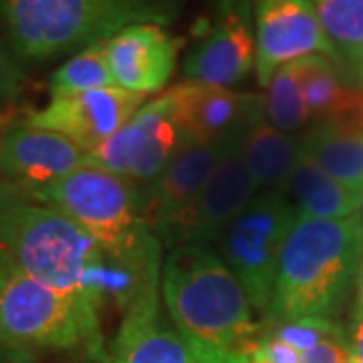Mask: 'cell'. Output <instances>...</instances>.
<instances>
[{"mask_svg":"<svg viewBox=\"0 0 363 363\" xmlns=\"http://www.w3.org/2000/svg\"><path fill=\"white\" fill-rule=\"evenodd\" d=\"M301 63V89L309 109L311 121H353L359 105L362 91L350 89L337 71V61L325 55H311L298 59Z\"/></svg>","mask_w":363,"mask_h":363,"instance_id":"ffe728a7","label":"cell"},{"mask_svg":"<svg viewBox=\"0 0 363 363\" xmlns=\"http://www.w3.org/2000/svg\"><path fill=\"white\" fill-rule=\"evenodd\" d=\"M257 190L259 186L245 164L242 150H238L210 176L190 206L172 222L160 242L166 248L180 245L208 247L210 242H216L257 196Z\"/></svg>","mask_w":363,"mask_h":363,"instance_id":"7c38bea8","label":"cell"},{"mask_svg":"<svg viewBox=\"0 0 363 363\" xmlns=\"http://www.w3.org/2000/svg\"><path fill=\"white\" fill-rule=\"evenodd\" d=\"M257 65L252 0H218L206 33L184 59V77L194 83L233 87Z\"/></svg>","mask_w":363,"mask_h":363,"instance_id":"9c48e42d","label":"cell"},{"mask_svg":"<svg viewBox=\"0 0 363 363\" xmlns=\"http://www.w3.org/2000/svg\"><path fill=\"white\" fill-rule=\"evenodd\" d=\"M113 85L116 79L107 61L105 40L71 55V59L59 69H55L49 79L51 97H67L85 91L113 87Z\"/></svg>","mask_w":363,"mask_h":363,"instance_id":"cb8c5ba5","label":"cell"},{"mask_svg":"<svg viewBox=\"0 0 363 363\" xmlns=\"http://www.w3.org/2000/svg\"><path fill=\"white\" fill-rule=\"evenodd\" d=\"M355 216H357V224H359V228H362V234H363V204H362V208H359V212H357Z\"/></svg>","mask_w":363,"mask_h":363,"instance_id":"836d02e7","label":"cell"},{"mask_svg":"<svg viewBox=\"0 0 363 363\" xmlns=\"http://www.w3.org/2000/svg\"><path fill=\"white\" fill-rule=\"evenodd\" d=\"M0 252L28 277L104 309L107 252L63 212L28 198L2 202Z\"/></svg>","mask_w":363,"mask_h":363,"instance_id":"277c9868","label":"cell"},{"mask_svg":"<svg viewBox=\"0 0 363 363\" xmlns=\"http://www.w3.org/2000/svg\"><path fill=\"white\" fill-rule=\"evenodd\" d=\"M85 156L65 135L28 123L0 131V176L26 190L65 178L83 166Z\"/></svg>","mask_w":363,"mask_h":363,"instance_id":"2e32d148","label":"cell"},{"mask_svg":"<svg viewBox=\"0 0 363 363\" xmlns=\"http://www.w3.org/2000/svg\"><path fill=\"white\" fill-rule=\"evenodd\" d=\"M357 297H359V305H363V260H362V267H359V272H357Z\"/></svg>","mask_w":363,"mask_h":363,"instance_id":"4dcf8cb0","label":"cell"},{"mask_svg":"<svg viewBox=\"0 0 363 363\" xmlns=\"http://www.w3.org/2000/svg\"><path fill=\"white\" fill-rule=\"evenodd\" d=\"M357 77H359V81L363 83V52H362V57H359V61H357Z\"/></svg>","mask_w":363,"mask_h":363,"instance_id":"d6a6232c","label":"cell"},{"mask_svg":"<svg viewBox=\"0 0 363 363\" xmlns=\"http://www.w3.org/2000/svg\"><path fill=\"white\" fill-rule=\"evenodd\" d=\"M298 147L331 178L363 198V128L351 121H315Z\"/></svg>","mask_w":363,"mask_h":363,"instance_id":"ac0fdd59","label":"cell"},{"mask_svg":"<svg viewBox=\"0 0 363 363\" xmlns=\"http://www.w3.org/2000/svg\"><path fill=\"white\" fill-rule=\"evenodd\" d=\"M162 286H150L123 311L109 345V363H198L160 303Z\"/></svg>","mask_w":363,"mask_h":363,"instance_id":"e0dca14e","label":"cell"},{"mask_svg":"<svg viewBox=\"0 0 363 363\" xmlns=\"http://www.w3.org/2000/svg\"><path fill=\"white\" fill-rule=\"evenodd\" d=\"M286 194L301 216L321 220H341L355 216L363 204L362 196L353 194L333 180L303 152L298 154L297 166L289 178Z\"/></svg>","mask_w":363,"mask_h":363,"instance_id":"d6986e66","label":"cell"},{"mask_svg":"<svg viewBox=\"0 0 363 363\" xmlns=\"http://www.w3.org/2000/svg\"><path fill=\"white\" fill-rule=\"evenodd\" d=\"M262 335L279 339L291 345L293 350H297L298 353H307L323 341H331V339L345 341V329L335 323V319L303 317V319L262 325Z\"/></svg>","mask_w":363,"mask_h":363,"instance_id":"d4e9b609","label":"cell"},{"mask_svg":"<svg viewBox=\"0 0 363 363\" xmlns=\"http://www.w3.org/2000/svg\"><path fill=\"white\" fill-rule=\"evenodd\" d=\"M145 101L147 95L113 85L67 97H51L43 109L30 111L25 123L61 133L85 154H91L121 130Z\"/></svg>","mask_w":363,"mask_h":363,"instance_id":"8fae6325","label":"cell"},{"mask_svg":"<svg viewBox=\"0 0 363 363\" xmlns=\"http://www.w3.org/2000/svg\"><path fill=\"white\" fill-rule=\"evenodd\" d=\"M184 40L166 26L133 25L105 40V52L117 87L133 93L162 91L176 71Z\"/></svg>","mask_w":363,"mask_h":363,"instance_id":"9a60e30c","label":"cell"},{"mask_svg":"<svg viewBox=\"0 0 363 363\" xmlns=\"http://www.w3.org/2000/svg\"><path fill=\"white\" fill-rule=\"evenodd\" d=\"M362 260L357 216L321 220L298 214L281 250L271 311L260 325L303 317L335 319L350 298Z\"/></svg>","mask_w":363,"mask_h":363,"instance_id":"3957f363","label":"cell"},{"mask_svg":"<svg viewBox=\"0 0 363 363\" xmlns=\"http://www.w3.org/2000/svg\"><path fill=\"white\" fill-rule=\"evenodd\" d=\"M351 123H355V125L363 128V91H362V105H359V111H357V116H355V119H353Z\"/></svg>","mask_w":363,"mask_h":363,"instance_id":"1f68e13d","label":"cell"},{"mask_svg":"<svg viewBox=\"0 0 363 363\" xmlns=\"http://www.w3.org/2000/svg\"><path fill=\"white\" fill-rule=\"evenodd\" d=\"M186 147L172 113L168 93L154 97L113 133L104 145L85 156L83 164L107 169L138 188H145Z\"/></svg>","mask_w":363,"mask_h":363,"instance_id":"ba28073f","label":"cell"},{"mask_svg":"<svg viewBox=\"0 0 363 363\" xmlns=\"http://www.w3.org/2000/svg\"><path fill=\"white\" fill-rule=\"evenodd\" d=\"M250 128L234 130L214 142L186 145L156 180L140 188L143 220L157 238L190 206L222 162L242 150Z\"/></svg>","mask_w":363,"mask_h":363,"instance_id":"30bf717a","label":"cell"},{"mask_svg":"<svg viewBox=\"0 0 363 363\" xmlns=\"http://www.w3.org/2000/svg\"><path fill=\"white\" fill-rule=\"evenodd\" d=\"M184 0H0V37L21 65L49 63L133 25L168 26Z\"/></svg>","mask_w":363,"mask_h":363,"instance_id":"7a4b0ae2","label":"cell"},{"mask_svg":"<svg viewBox=\"0 0 363 363\" xmlns=\"http://www.w3.org/2000/svg\"><path fill=\"white\" fill-rule=\"evenodd\" d=\"M337 61L357 65L363 52V0H311Z\"/></svg>","mask_w":363,"mask_h":363,"instance_id":"7402d4cb","label":"cell"},{"mask_svg":"<svg viewBox=\"0 0 363 363\" xmlns=\"http://www.w3.org/2000/svg\"><path fill=\"white\" fill-rule=\"evenodd\" d=\"M169 321L198 363H248L262 337L245 286L212 248L180 245L162 264Z\"/></svg>","mask_w":363,"mask_h":363,"instance_id":"6da1fadb","label":"cell"},{"mask_svg":"<svg viewBox=\"0 0 363 363\" xmlns=\"http://www.w3.org/2000/svg\"><path fill=\"white\" fill-rule=\"evenodd\" d=\"M257 30V81L267 89L269 81L291 61L325 55L337 61L325 37L311 0H252Z\"/></svg>","mask_w":363,"mask_h":363,"instance_id":"4fadbf2b","label":"cell"},{"mask_svg":"<svg viewBox=\"0 0 363 363\" xmlns=\"http://www.w3.org/2000/svg\"><path fill=\"white\" fill-rule=\"evenodd\" d=\"M298 154L297 135L272 128L267 119L250 128L242 145L245 164L259 190H286Z\"/></svg>","mask_w":363,"mask_h":363,"instance_id":"44dd1931","label":"cell"},{"mask_svg":"<svg viewBox=\"0 0 363 363\" xmlns=\"http://www.w3.org/2000/svg\"><path fill=\"white\" fill-rule=\"evenodd\" d=\"M297 216L286 190H264L248 202L216 240L218 257L245 286L260 323L271 311L281 250Z\"/></svg>","mask_w":363,"mask_h":363,"instance_id":"52a82bcc","label":"cell"},{"mask_svg":"<svg viewBox=\"0 0 363 363\" xmlns=\"http://www.w3.org/2000/svg\"><path fill=\"white\" fill-rule=\"evenodd\" d=\"M18 198H28L30 200L28 190L0 176V204L2 202H9V200H18Z\"/></svg>","mask_w":363,"mask_h":363,"instance_id":"f546056e","label":"cell"},{"mask_svg":"<svg viewBox=\"0 0 363 363\" xmlns=\"http://www.w3.org/2000/svg\"><path fill=\"white\" fill-rule=\"evenodd\" d=\"M39 351H85L109 363L101 307L28 277L0 252V357L28 363Z\"/></svg>","mask_w":363,"mask_h":363,"instance_id":"5b68a950","label":"cell"},{"mask_svg":"<svg viewBox=\"0 0 363 363\" xmlns=\"http://www.w3.org/2000/svg\"><path fill=\"white\" fill-rule=\"evenodd\" d=\"M28 196L77 222L109 255L123 257L160 242L143 220L140 188L97 166L83 164Z\"/></svg>","mask_w":363,"mask_h":363,"instance_id":"8992f818","label":"cell"},{"mask_svg":"<svg viewBox=\"0 0 363 363\" xmlns=\"http://www.w3.org/2000/svg\"><path fill=\"white\" fill-rule=\"evenodd\" d=\"M345 329V350L350 363H363V305H355Z\"/></svg>","mask_w":363,"mask_h":363,"instance_id":"83f0119b","label":"cell"},{"mask_svg":"<svg viewBox=\"0 0 363 363\" xmlns=\"http://www.w3.org/2000/svg\"><path fill=\"white\" fill-rule=\"evenodd\" d=\"M301 363H350L345 341H339V339L323 341L317 347L303 353Z\"/></svg>","mask_w":363,"mask_h":363,"instance_id":"f1b7e54d","label":"cell"},{"mask_svg":"<svg viewBox=\"0 0 363 363\" xmlns=\"http://www.w3.org/2000/svg\"><path fill=\"white\" fill-rule=\"evenodd\" d=\"M301 357L303 353L293 350L291 345L269 335H262L248 363H301Z\"/></svg>","mask_w":363,"mask_h":363,"instance_id":"4316f807","label":"cell"},{"mask_svg":"<svg viewBox=\"0 0 363 363\" xmlns=\"http://www.w3.org/2000/svg\"><path fill=\"white\" fill-rule=\"evenodd\" d=\"M26 73L0 37V104H14L25 87Z\"/></svg>","mask_w":363,"mask_h":363,"instance_id":"484cf974","label":"cell"},{"mask_svg":"<svg viewBox=\"0 0 363 363\" xmlns=\"http://www.w3.org/2000/svg\"><path fill=\"white\" fill-rule=\"evenodd\" d=\"M264 119L272 128L286 133L301 130L311 121L301 89L298 59L277 69V73L269 81L264 95Z\"/></svg>","mask_w":363,"mask_h":363,"instance_id":"603a6c76","label":"cell"},{"mask_svg":"<svg viewBox=\"0 0 363 363\" xmlns=\"http://www.w3.org/2000/svg\"><path fill=\"white\" fill-rule=\"evenodd\" d=\"M186 145L218 140L264 119V95L184 81L166 91Z\"/></svg>","mask_w":363,"mask_h":363,"instance_id":"5bb4252c","label":"cell"}]
</instances>
